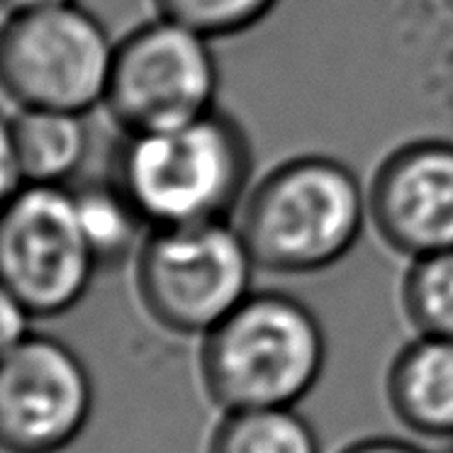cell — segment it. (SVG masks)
Segmentation results:
<instances>
[{"label": "cell", "instance_id": "cell-13", "mask_svg": "<svg viewBox=\"0 0 453 453\" xmlns=\"http://www.w3.org/2000/svg\"><path fill=\"white\" fill-rule=\"evenodd\" d=\"M210 453H319L315 429L293 407L226 412Z\"/></svg>", "mask_w": 453, "mask_h": 453}, {"label": "cell", "instance_id": "cell-18", "mask_svg": "<svg viewBox=\"0 0 453 453\" xmlns=\"http://www.w3.org/2000/svg\"><path fill=\"white\" fill-rule=\"evenodd\" d=\"M76 0H3V8L8 15H20V12L47 11V8H59V5H71Z\"/></svg>", "mask_w": 453, "mask_h": 453}, {"label": "cell", "instance_id": "cell-9", "mask_svg": "<svg viewBox=\"0 0 453 453\" xmlns=\"http://www.w3.org/2000/svg\"><path fill=\"white\" fill-rule=\"evenodd\" d=\"M378 234L404 257L453 249V144L424 139L397 149L368 193Z\"/></svg>", "mask_w": 453, "mask_h": 453}, {"label": "cell", "instance_id": "cell-15", "mask_svg": "<svg viewBox=\"0 0 453 453\" xmlns=\"http://www.w3.org/2000/svg\"><path fill=\"white\" fill-rule=\"evenodd\" d=\"M161 18L176 20L207 40L247 32L276 8L278 0H154Z\"/></svg>", "mask_w": 453, "mask_h": 453}, {"label": "cell", "instance_id": "cell-4", "mask_svg": "<svg viewBox=\"0 0 453 453\" xmlns=\"http://www.w3.org/2000/svg\"><path fill=\"white\" fill-rule=\"evenodd\" d=\"M254 268L242 229L226 219L151 229L139 247V296L171 332L210 334L251 296Z\"/></svg>", "mask_w": 453, "mask_h": 453}, {"label": "cell", "instance_id": "cell-6", "mask_svg": "<svg viewBox=\"0 0 453 453\" xmlns=\"http://www.w3.org/2000/svg\"><path fill=\"white\" fill-rule=\"evenodd\" d=\"M217 83L205 35L158 18L115 47L105 105L127 134L161 132L217 110Z\"/></svg>", "mask_w": 453, "mask_h": 453}, {"label": "cell", "instance_id": "cell-5", "mask_svg": "<svg viewBox=\"0 0 453 453\" xmlns=\"http://www.w3.org/2000/svg\"><path fill=\"white\" fill-rule=\"evenodd\" d=\"M115 47L79 3L11 15L0 42L3 86L20 108L86 115L105 103Z\"/></svg>", "mask_w": 453, "mask_h": 453}, {"label": "cell", "instance_id": "cell-2", "mask_svg": "<svg viewBox=\"0 0 453 453\" xmlns=\"http://www.w3.org/2000/svg\"><path fill=\"white\" fill-rule=\"evenodd\" d=\"M325 351L310 307L283 293H251L205 334L203 383L226 412L293 407L315 388Z\"/></svg>", "mask_w": 453, "mask_h": 453}, {"label": "cell", "instance_id": "cell-10", "mask_svg": "<svg viewBox=\"0 0 453 453\" xmlns=\"http://www.w3.org/2000/svg\"><path fill=\"white\" fill-rule=\"evenodd\" d=\"M86 115L66 110L20 108L3 127V144L25 186H64L88 154Z\"/></svg>", "mask_w": 453, "mask_h": 453}, {"label": "cell", "instance_id": "cell-11", "mask_svg": "<svg viewBox=\"0 0 453 453\" xmlns=\"http://www.w3.org/2000/svg\"><path fill=\"white\" fill-rule=\"evenodd\" d=\"M395 414L424 436H453V342L419 336L388 375Z\"/></svg>", "mask_w": 453, "mask_h": 453}, {"label": "cell", "instance_id": "cell-1", "mask_svg": "<svg viewBox=\"0 0 453 453\" xmlns=\"http://www.w3.org/2000/svg\"><path fill=\"white\" fill-rule=\"evenodd\" d=\"M249 176L251 144L219 110L180 127L127 134L112 173L149 229L226 219Z\"/></svg>", "mask_w": 453, "mask_h": 453}, {"label": "cell", "instance_id": "cell-7", "mask_svg": "<svg viewBox=\"0 0 453 453\" xmlns=\"http://www.w3.org/2000/svg\"><path fill=\"white\" fill-rule=\"evenodd\" d=\"M96 268L98 264L81 229L73 190L25 186L3 200V290L32 317H57L79 305Z\"/></svg>", "mask_w": 453, "mask_h": 453}, {"label": "cell", "instance_id": "cell-12", "mask_svg": "<svg viewBox=\"0 0 453 453\" xmlns=\"http://www.w3.org/2000/svg\"><path fill=\"white\" fill-rule=\"evenodd\" d=\"M76 212H79L83 237L98 268L115 266L142 247V229L147 219L139 215L134 203L118 186L115 178L110 180H93L73 190Z\"/></svg>", "mask_w": 453, "mask_h": 453}, {"label": "cell", "instance_id": "cell-16", "mask_svg": "<svg viewBox=\"0 0 453 453\" xmlns=\"http://www.w3.org/2000/svg\"><path fill=\"white\" fill-rule=\"evenodd\" d=\"M30 312L3 290V310H0V322H3V349L18 344L27 334V322H30Z\"/></svg>", "mask_w": 453, "mask_h": 453}, {"label": "cell", "instance_id": "cell-17", "mask_svg": "<svg viewBox=\"0 0 453 453\" xmlns=\"http://www.w3.org/2000/svg\"><path fill=\"white\" fill-rule=\"evenodd\" d=\"M342 453H426L417 449L412 443L400 441V439H388V436H378V439H364L351 446H346Z\"/></svg>", "mask_w": 453, "mask_h": 453}, {"label": "cell", "instance_id": "cell-14", "mask_svg": "<svg viewBox=\"0 0 453 453\" xmlns=\"http://www.w3.org/2000/svg\"><path fill=\"white\" fill-rule=\"evenodd\" d=\"M404 310L422 336L453 342V249L414 258L404 280Z\"/></svg>", "mask_w": 453, "mask_h": 453}, {"label": "cell", "instance_id": "cell-8", "mask_svg": "<svg viewBox=\"0 0 453 453\" xmlns=\"http://www.w3.org/2000/svg\"><path fill=\"white\" fill-rule=\"evenodd\" d=\"M93 410L86 365L51 336L3 349L0 441L8 453H59L76 441Z\"/></svg>", "mask_w": 453, "mask_h": 453}, {"label": "cell", "instance_id": "cell-3", "mask_svg": "<svg viewBox=\"0 0 453 453\" xmlns=\"http://www.w3.org/2000/svg\"><path fill=\"white\" fill-rule=\"evenodd\" d=\"M365 215L368 197L351 168L336 158L300 157L251 190L239 229L258 268L315 273L356 247Z\"/></svg>", "mask_w": 453, "mask_h": 453}]
</instances>
